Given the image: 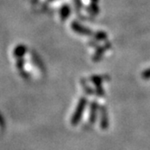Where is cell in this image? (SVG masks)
<instances>
[{
    "label": "cell",
    "mask_w": 150,
    "mask_h": 150,
    "mask_svg": "<svg viewBox=\"0 0 150 150\" xmlns=\"http://www.w3.org/2000/svg\"><path fill=\"white\" fill-rule=\"evenodd\" d=\"M86 106H87V99L85 97H81L78 102L76 110H75V111L72 115V117H71V124L72 125L75 126L81 121V119L82 117V114L84 112L85 108H86Z\"/></svg>",
    "instance_id": "cell-1"
},
{
    "label": "cell",
    "mask_w": 150,
    "mask_h": 150,
    "mask_svg": "<svg viewBox=\"0 0 150 150\" xmlns=\"http://www.w3.org/2000/svg\"><path fill=\"white\" fill-rule=\"evenodd\" d=\"M111 45H111V42H106L103 45L99 46V47L97 48V50L95 51L94 54H93V56H92V61L95 62H97L100 61L101 58L103 57V54H104V53H105L107 51H108V50H110V49L111 48Z\"/></svg>",
    "instance_id": "cell-2"
},
{
    "label": "cell",
    "mask_w": 150,
    "mask_h": 150,
    "mask_svg": "<svg viewBox=\"0 0 150 150\" xmlns=\"http://www.w3.org/2000/svg\"><path fill=\"white\" fill-rule=\"evenodd\" d=\"M100 127L102 130H107L110 125L109 121V114H108V109L105 105H102L100 109Z\"/></svg>",
    "instance_id": "cell-3"
},
{
    "label": "cell",
    "mask_w": 150,
    "mask_h": 150,
    "mask_svg": "<svg viewBox=\"0 0 150 150\" xmlns=\"http://www.w3.org/2000/svg\"><path fill=\"white\" fill-rule=\"evenodd\" d=\"M71 28L74 32L76 33L82 35H86V36H91V35H94V34L92 33V31L90 30L87 27H84L81 25H80L77 22H72L71 23Z\"/></svg>",
    "instance_id": "cell-4"
},
{
    "label": "cell",
    "mask_w": 150,
    "mask_h": 150,
    "mask_svg": "<svg viewBox=\"0 0 150 150\" xmlns=\"http://www.w3.org/2000/svg\"><path fill=\"white\" fill-rule=\"evenodd\" d=\"M98 110H99V104L97 101H92L91 103V108H90V117H89V121L91 124H94L97 120L98 116Z\"/></svg>",
    "instance_id": "cell-5"
},
{
    "label": "cell",
    "mask_w": 150,
    "mask_h": 150,
    "mask_svg": "<svg viewBox=\"0 0 150 150\" xmlns=\"http://www.w3.org/2000/svg\"><path fill=\"white\" fill-rule=\"evenodd\" d=\"M109 76H104V75H94V76H91V81L95 85V86H97V85H102V82L104 81H108L110 80V78H107Z\"/></svg>",
    "instance_id": "cell-6"
},
{
    "label": "cell",
    "mask_w": 150,
    "mask_h": 150,
    "mask_svg": "<svg viewBox=\"0 0 150 150\" xmlns=\"http://www.w3.org/2000/svg\"><path fill=\"white\" fill-rule=\"evenodd\" d=\"M94 37L96 40L98 41H106L108 39V35H107L106 32L103 31H99V32H96L94 34Z\"/></svg>",
    "instance_id": "cell-7"
},
{
    "label": "cell",
    "mask_w": 150,
    "mask_h": 150,
    "mask_svg": "<svg viewBox=\"0 0 150 150\" xmlns=\"http://www.w3.org/2000/svg\"><path fill=\"white\" fill-rule=\"evenodd\" d=\"M60 14H61V17L62 18V20H65V18L70 16V7L68 6H64L63 7H62Z\"/></svg>",
    "instance_id": "cell-8"
},
{
    "label": "cell",
    "mask_w": 150,
    "mask_h": 150,
    "mask_svg": "<svg viewBox=\"0 0 150 150\" xmlns=\"http://www.w3.org/2000/svg\"><path fill=\"white\" fill-rule=\"evenodd\" d=\"M141 78L145 81H148L150 80V68L146 69L145 71H142L141 73Z\"/></svg>",
    "instance_id": "cell-9"
},
{
    "label": "cell",
    "mask_w": 150,
    "mask_h": 150,
    "mask_svg": "<svg viewBox=\"0 0 150 150\" xmlns=\"http://www.w3.org/2000/svg\"><path fill=\"white\" fill-rule=\"evenodd\" d=\"M81 83H82V87L84 88V90H85V91H86V93H88V94H93V93H94V92H93V90H92L90 86H88V85H87L86 81H85V80H82V81H81Z\"/></svg>",
    "instance_id": "cell-10"
},
{
    "label": "cell",
    "mask_w": 150,
    "mask_h": 150,
    "mask_svg": "<svg viewBox=\"0 0 150 150\" xmlns=\"http://www.w3.org/2000/svg\"><path fill=\"white\" fill-rule=\"evenodd\" d=\"M96 94L98 96H100V97L101 96H104L105 91L102 88V85H97V86H96Z\"/></svg>",
    "instance_id": "cell-11"
},
{
    "label": "cell",
    "mask_w": 150,
    "mask_h": 150,
    "mask_svg": "<svg viewBox=\"0 0 150 150\" xmlns=\"http://www.w3.org/2000/svg\"><path fill=\"white\" fill-rule=\"evenodd\" d=\"M91 3H94V4H97L99 2V0H91Z\"/></svg>",
    "instance_id": "cell-12"
}]
</instances>
